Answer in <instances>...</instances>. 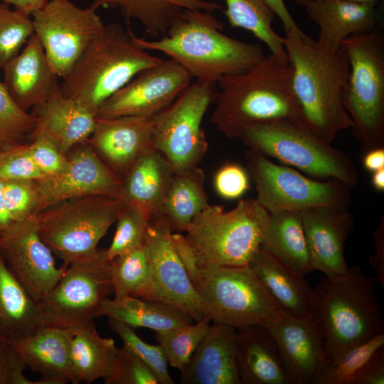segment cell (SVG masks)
<instances>
[{
  "instance_id": "cell-1",
  "label": "cell",
  "mask_w": 384,
  "mask_h": 384,
  "mask_svg": "<svg viewBox=\"0 0 384 384\" xmlns=\"http://www.w3.org/2000/svg\"><path fill=\"white\" fill-rule=\"evenodd\" d=\"M284 46L302 126L331 144L341 131L353 126L343 103L349 69L347 55L341 46H325L304 32L286 33Z\"/></svg>"
},
{
  "instance_id": "cell-2",
  "label": "cell",
  "mask_w": 384,
  "mask_h": 384,
  "mask_svg": "<svg viewBox=\"0 0 384 384\" xmlns=\"http://www.w3.org/2000/svg\"><path fill=\"white\" fill-rule=\"evenodd\" d=\"M223 24L210 12L183 10L165 35L146 40L133 34L146 50L163 53L183 67L196 81L216 85L223 77L243 73L266 55L259 44L248 43L221 32Z\"/></svg>"
},
{
  "instance_id": "cell-3",
  "label": "cell",
  "mask_w": 384,
  "mask_h": 384,
  "mask_svg": "<svg viewBox=\"0 0 384 384\" xmlns=\"http://www.w3.org/2000/svg\"><path fill=\"white\" fill-rule=\"evenodd\" d=\"M217 85L211 122L228 138H238L250 126L274 121L302 126L289 60L270 53L249 70L222 78Z\"/></svg>"
},
{
  "instance_id": "cell-4",
  "label": "cell",
  "mask_w": 384,
  "mask_h": 384,
  "mask_svg": "<svg viewBox=\"0 0 384 384\" xmlns=\"http://www.w3.org/2000/svg\"><path fill=\"white\" fill-rule=\"evenodd\" d=\"M376 283L375 277H369L360 266H353L339 279L322 277L313 289L312 316L322 334L329 365L384 332Z\"/></svg>"
},
{
  "instance_id": "cell-5",
  "label": "cell",
  "mask_w": 384,
  "mask_h": 384,
  "mask_svg": "<svg viewBox=\"0 0 384 384\" xmlns=\"http://www.w3.org/2000/svg\"><path fill=\"white\" fill-rule=\"evenodd\" d=\"M122 25H105L60 84L62 92L94 114L101 105L145 69L164 60L137 44Z\"/></svg>"
},
{
  "instance_id": "cell-6",
  "label": "cell",
  "mask_w": 384,
  "mask_h": 384,
  "mask_svg": "<svg viewBox=\"0 0 384 384\" xmlns=\"http://www.w3.org/2000/svg\"><path fill=\"white\" fill-rule=\"evenodd\" d=\"M269 214L252 198L229 210L209 205L186 230L200 268L249 265L261 247Z\"/></svg>"
},
{
  "instance_id": "cell-7",
  "label": "cell",
  "mask_w": 384,
  "mask_h": 384,
  "mask_svg": "<svg viewBox=\"0 0 384 384\" xmlns=\"http://www.w3.org/2000/svg\"><path fill=\"white\" fill-rule=\"evenodd\" d=\"M383 26L353 35L341 46L348 60L343 103L363 153L384 146V36Z\"/></svg>"
},
{
  "instance_id": "cell-8",
  "label": "cell",
  "mask_w": 384,
  "mask_h": 384,
  "mask_svg": "<svg viewBox=\"0 0 384 384\" xmlns=\"http://www.w3.org/2000/svg\"><path fill=\"white\" fill-rule=\"evenodd\" d=\"M124 201L106 195L68 199L38 213V234L63 266L93 256L97 245L125 208Z\"/></svg>"
},
{
  "instance_id": "cell-9",
  "label": "cell",
  "mask_w": 384,
  "mask_h": 384,
  "mask_svg": "<svg viewBox=\"0 0 384 384\" xmlns=\"http://www.w3.org/2000/svg\"><path fill=\"white\" fill-rule=\"evenodd\" d=\"M238 138L249 149L313 177L336 179L351 188L358 183V171L350 158L300 124L284 120L255 124Z\"/></svg>"
},
{
  "instance_id": "cell-10",
  "label": "cell",
  "mask_w": 384,
  "mask_h": 384,
  "mask_svg": "<svg viewBox=\"0 0 384 384\" xmlns=\"http://www.w3.org/2000/svg\"><path fill=\"white\" fill-rule=\"evenodd\" d=\"M194 287L212 323L238 329L262 325L285 313L249 265L201 267Z\"/></svg>"
},
{
  "instance_id": "cell-11",
  "label": "cell",
  "mask_w": 384,
  "mask_h": 384,
  "mask_svg": "<svg viewBox=\"0 0 384 384\" xmlns=\"http://www.w3.org/2000/svg\"><path fill=\"white\" fill-rule=\"evenodd\" d=\"M245 159L257 191L255 199L269 213H300L316 206L348 208L350 204L351 188L338 180L312 179L251 149L246 151Z\"/></svg>"
},
{
  "instance_id": "cell-12",
  "label": "cell",
  "mask_w": 384,
  "mask_h": 384,
  "mask_svg": "<svg viewBox=\"0 0 384 384\" xmlns=\"http://www.w3.org/2000/svg\"><path fill=\"white\" fill-rule=\"evenodd\" d=\"M110 262L105 249L66 267L51 290L38 302L46 325L74 331L92 321L113 293Z\"/></svg>"
},
{
  "instance_id": "cell-13",
  "label": "cell",
  "mask_w": 384,
  "mask_h": 384,
  "mask_svg": "<svg viewBox=\"0 0 384 384\" xmlns=\"http://www.w3.org/2000/svg\"><path fill=\"white\" fill-rule=\"evenodd\" d=\"M215 85L196 81L154 117L153 146L174 171L198 166L208 148L202 122L213 102Z\"/></svg>"
},
{
  "instance_id": "cell-14",
  "label": "cell",
  "mask_w": 384,
  "mask_h": 384,
  "mask_svg": "<svg viewBox=\"0 0 384 384\" xmlns=\"http://www.w3.org/2000/svg\"><path fill=\"white\" fill-rule=\"evenodd\" d=\"M34 34L58 77L64 79L104 27L97 10L70 0H50L31 15Z\"/></svg>"
},
{
  "instance_id": "cell-15",
  "label": "cell",
  "mask_w": 384,
  "mask_h": 384,
  "mask_svg": "<svg viewBox=\"0 0 384 384\" xmlns=\"http://www.w3.org/2000/svg\"><path fill=\"white\" fill-rule=\"evenodd\" d=\"M191 76L172 59L144 70L111 97L95 118L152 117L166 109L191 83Z\"/></svg>"
},
{
  "instance_id": "cell-16",
  "label": "cell",
  "mask_w": 384,
  "mask_h": 384,
  "mask_svg": "<svg viewBox=\"0 0 384 384\" xmlns=\"http://www.w3.org/2000/svg\"><path fill=\"white\" fill-rule=\"evenodd\" d=\"M173 231L164 215L151 218L145 236L151 275L148 299L176 307L198 321L205 317L201 299L174 249Z\"/></svg>"
},
{
  "instance_id": "cell-17",
  "label": "cell",
  "mask_w": 384,
  "mask_h": 384,
  "mask_svg": "<svg viewBox=\"0 0 384 384\" xmlns=\"http://www.w3.org/2000/svg\"><path fill=\"white\" fill-rule=\"evenodd\" d=\"M0 254L6 266L36 302L56 284L66 267H58L41 238L36 216L14 222L0 232Z\"/></svg>"
},
{
  "instance_id": "cell-18",
  "label": "cell",
  "mask_w": 384,
  "mask_h": 384,
  "mask_svg": "<svg viewBox=\"0 0 384 384\" xmlns=\"http://www.w3.org/2000/svg\"><path fill=\"white\" fill-rule=\"evenodd\" d=\"M66 156V164L58 173L36 181L35 215L58 203L80 196L106 195L122 198V180L88 143L75 146Z\"/></svg>"
},
{
  "instance_id": "cell-19",
  "label": "cell",
  "mask_w": 384,
  "mask_h": 384,
  "mask_svg": "<svg viewBox=\"0 0 384 384\" xmlns=\"http://www.w3.org/2000/svg\"><path fill=\"white\" fill-rule=\"evenodd\" d=\"M262 325L274 338L292 384H317L329 361L322 334L314 317L285 311Z\"/></svg>"
},
{
  "instance_id": "cell-20",
  "label": "cell",
  "mask_w": 384,
  "mask_h": 384,
  "mask_svg": "<svg viewBox=\"0 0 384 384\" xmlns=\"http://www.w3.org/2000/svg\"><path fill=\"white\" fill-rule=\"evenodd\" d=\"M299 213L313 271H320L331 279L345 276L349 267L344 258V245L353 228L348 208L316 206Z\"/></svg>"
},
{
  "instance_id": "cell-21",
  "label": "cell",
  "mask_w": 384,
  "mask_h": 384,
  "mask_svg": "<svg viewBox=\"0 0 384 384\" xmlns=\"http://www.w3.org/2000/svg\"><path fill=\"white\" fill-rule=\"evenodd\" d=\"M154 117L96 118L86 141L122 180L134 163L153 146Z\"/></svg>"
},
{
  "instance_id": "cell-22",
  "label": "cell",
  "mask_w": 384,
  "mask_h": 384,
  "mask_svg": "<svg viewBox=\"0 0 384 384\" xmlns=\"http://www.w3.org/2000/svg\"><path fill=\"white\" fill-rule=\"evenodd\" d=\"M33 110L36 122L28 139L44 137L65 154L85 142L95 128L94 113L78 101L65 96L59 83L46 100Z\"/></svg>"
},
{
  "instance_id": "cell-23",
  "label": "cell",
  "mask_w": 384,
  "mask_h": 384,
  "mask_svg": "<svg viewBox=\"0 0 384 384\" xmlns=\"http://www.w3.org/2000/svg\"><path fill=\"white\" fill-rule=\"evenodd\" d=\"M72 334L71 330L46 325L8 342L26 367L41 375L36 384L73 383L70 361Z\"/></svg>"
},
{
  "instance_id": "cell-24",
  "label": "cell",
  "mask_w": 384,
  "mask_h": 384,
  "mask_svg": "<svg viewBox=\"0 0 384 384\" xmlns=\"http://www.w3.org/2000/svg\"><path fill=\"white\" fill-rule=\"evenodd\" d=\"M181 384H240L236 365V329L212 323L181 372Z\"/></svg>"
},
{
  "instance_id": "cell-25",
  "label": "cell",
  "mask_w": 384,
  "mask_h": 384,
  "mask_svg": "<svg viewBox=\"0 0 384 384\" xmlns=\"http://www.w3.org/2000/svg\"><path fill=\"white\" fill-rule=\"evenodd\" d=\"M4 85L22 110L28 112L50 95L58 77L52 70L44 50L33 33L21 53L3 68Z\"/></svg>"
},
{
  "instance_id": "cell-26",
  "label": "cell",
  "mask_w": 384,
  "mask_h": 384,
  "mask_svg": "<svg viewBox=\"0 0 384 384\" xmlns=\"http://www.w3.org/2000/svg\"><path fill=\"white\" fill-rule=\"evenodd\" d=\"M303 7L319 28L317 42L333 48H339L351 36L368 33L383 26L378 6L341 0H308Z\"/></svg>"
},
{
  "instance_id": "cell-27",
  "label": "cell",
  "mask_w": 384,
  "mask_h": 384,
  "mask_svg": "<svg viewBox=\"0 0 384 384\" xmlns=\"http://www.w3.org/2000/svg\"><path fill=\"white\" fill-rule=\"evenodd\" d=\"M236 365L240 384H292L277 344L263 325L236 329Z\"/></svg>"
},
{
  "instance_id": "cell-28",
  "label": "cell",
  "mask_w": 384,
  "mask_h": 384,
  "mask_svg": "<svg viewBox=\"0 0 384 384\" xmlns=\"http://www.w3.org/2000/svg\"><path fill=\"white\" fill-rule=\"evenodd\" d=\"M175 171L154 147L134 163L122 180V198L127 206L150 218L159 210Z\"/></svg>"
},
{
  "instance_id": "cell-29",
  "label": "cell",
  "mask_w": 384,
  "mask_h": 384,
  "mask_svg": "<svg viewBox=\"0 0 384 384\" xmlns=\"http://www.w3.org/2000/svg\"><path fill=\"white\" fill-rule=\"evenodd\" d=\"M249 266L286 312L299 316H312L313 289L304 276L262 247L255 254Z\"/></svg>"
},
{
  "instance_id": "cell-30",
  "label": "cell",
  "mask_w": 384,
  "mask_h": 384,
  "mask_svg": "<svg viewBox=\"0 0 384 384\" xmlns=\"http://www.w3.org/2000/svg\"><path fill=\"white\" fill-rule=\"evenodd\" d=\"M90 7L117 8L127 23L137 21L153 38L165 35L174 20L185 9L212 13L222 9L216 2L207 0H91Z\"/></svg>"
},
{
  "instance_id": "cell-31",
  "label": "cell",
  "mask_w": 384,
  "mask_h": 384,
  "mask_svg": "<svg viewBox=\"0 0 384 384\" xmlns=\"http://www.w3.org/2000/svg\"><path fill=\"white\" fill-rule=\"evenodd\" d=\"M43 326L38 303L11 273L0 254V333L12 341Z\"/></svg>"
},
{
  "instance_id": "cell-32",
  "label": "cell",
  "mask_w": 384,
  "mask_h": 384,
  "mask_svg": "<svg viewBox=\"0 0 384 384\" xmlns=\"http://www.w3.org/2000/svg\"><path fill=\"white\" fill-rule=\"evenodd\" d=\"M119 321L132 329L144 327L161 333L178 326L193 324V318L168 304L127 297L119 301L107 298L102 304L97 316Z\"/></svg>"
},
{
  "instance_id": "cell-33",
  "label": "cell",
  "mask_w": 384,
  "mask_h": 384,
  "mask_svg": "<svg viewBox=\"0 0 384 384\" xmlns=\"http://www.w3.org/2000/svg\"><path fill=\"white\" fill-rule=\"evenodd\" d=\"M117 351L114 339L102 337L93 321L73 331L70 361L73 383H91L110 377L114 369Z\"/></svg>"
},
{
  "instance_id": "cell-34",
  "label": "cell",
  "mask_w": 384,
  "mask_h": 384,
  "mask_svg": "<svg viewBox=\"0 0 384 384\" xmlns=\"http://www.w3.org/2000/svg\"><path fill=\"white\" fill-rule=\"evenodd\" d=\"M269 213L261 247L305 277L313 270L300 213L293 211Z\"/></svg>"
},
{
  "instance_id": "cell-35",
  "label": "cell",
  "mask_w": 384,
  "mask_h": 384,
  "mask_svg": "<svg viewBox=\"0 0 384 384\" xmlns=\"http://www.w3.org/2000/svg\"><path fill=\"white\" fill-rule=\"evenodd\" d=\"M209 205L205 174L195 166L174 172L159 213L168 219L174 230L186 231L193 218Z\"/></svg>"
},
{
  "instance_id": "cell-36",
  "label": "cell",
  "mask_w": 384,
  "mask_h": 384,
  "mask_svg": "<svg viewBox=\"0 0 384 384\" xmlns=\"http://www.w3.org/2000/svg\"><path fill=\"white\" fill-rule=\"evenodd\" d=\"M224 1L226 8L223 13L231 27L251 33L267 46L271 53L288 60L284 37L272 28L276 15L265 0Z\"/></svg>"
},
{
  "instance_id": "cell-37",
  "label": "cell",
  "mask_w": 384,
  "mask_h": 384,
  "mask_svg": "<svg viewBox=\"0 0 384 384\" xmlns=\"http://www.w3.org/2000/svg\"><path fill=\"white\" fill-rule=\"evenodd\" d=\"M110 277L114 297L148 299L151 287V266L145 243L111 260Z\"/></svg>"
},
{
  "instance_id": "cell-38",
  "label": "cell",
  "mask_w": 384,
  "mask_h": 384,
  "mask_svg": "<svg viewBox=\"0 0 384 384\" xmlns=\"http://www.w3.org/2000/svg\"><path fill=\"white\" fill-rule=\"evenodd\" d=\"M210 321L205 316L193 324H186L170 331L156 333V339L162 347L168 363L181 372L192 354L206 334Z\"/></svg>"
},
{
  "instance_id": "cell-39",
  "label": "cell",
  "mask_w": 384,
  "mask_h": 384,
  "mask_svg": "<svg viewBox=\"0 0 384 384\" xmlns=\"http://www.w3.org/2000/svg\"><path fill=\"white\" fill-rule=\"evenodd\" d=\"M10 5L0 4V69L19 53L22 46L34 33L31 16Z\"/></svg>"
},
{
  "instance_id": "cell-40",
  "label": "cell",
  "mask_w": 384,
  "mask_h": 384,
  "mask_svg": "<svg viewBox=\"0 0 384 384\" xmlns=\"http://www.w3.org/2000/svg\"><path fill=\"white\" fill-rule=\"evenodd\" d=\"M36 119L14 101L0 81V146L6 149L23 143L33 132Z\"/></svg>"
},
{
  "instance_id": "cell-41",
  "label": "cell",
  "mask_w": 384,
  "mask_h": 384,
  "mask_svg": "<svg viewBox=\"0 0 384 384\" xmlns=\"http://www.w3.org/2000/svg\"><path fill=\"white\" fill-rule=\"evenodd\" d=\"M383 346L382 332L349 349L337 361L328 365L317 384H349L353 375Z\"/></svg>"
},
{
  "instance_id": "cell-42",
  "label": "cell",
  "mask_w": 384,
  "mask_h": 384,
  "mask_svg": "<svg viewBox=\"0 0 384 384\" xmlns=\"http://www.w3.org/2000/svg\"><path fill=\"white\" fill-rule=\"evenodd\" d=\"M151 218L141 211L125 206L117 220V228L106 255L110 260L145 243Z\"/></svg>"
},
{
  "instance_id": "cell-43",
  "label": "cell",
  "mask_w": 384,
  "mask_h": 384,
  "mask_svg": "<svg viewBox=\"0 0 384 384\" xmlns=\"http://www.w3.org/2000/svg\"><path fill=\"white\" fill-rule=\"evenodd\" d=\"M109 326L123 342L139 357L156 374L159 384H174L168 368V361L162 347L151 345L143 341L134 329L119 321L109 319Z\"/></svg>"
},
{
  "instance_id": "cell-44",
  "label": "cell",
  "mask_w": 384,
  "mask_h": 384,
  "mask_svg": "<svg viewBox=\"0 0 384 384\" xmlns=\"http://www.w3.org/2000/svg\"><path fill=\"white\" fill-rule=\"evenodd\" d=\"M1 181L6 208L12 221L17 222L35 215L38 200L36 181L12 179Z\"/></svg>"
},
{
  "instance_id": "cell-45",
  "label": "cell",
  "mask_w": 384,
  "mask_h": 384,
  "mask_svg": "<svg viewBox=\"0 0 384 384\" xmlns=\"http://www.w3.org/2000/svg\"><path fill=\"white\" fill-rule=\"evenodd\" d=\"M105 384H159L154 372L133 351L123 345L117 348L114 369Z\"/></svg>"
},
{
  "instance_id": "cell-46",
  "label": "cell",
  "mask_w": 384,
  "mask_h": 384,
  "mask_svg": "<svg viewBox=\"0 0 384 384\" xmlns=\"http://www.w3.org/2000/svg\"><path fill=\"white\" fill-rule=\"evenodd\" d=\"M44 178L32 161L26 143L0 150V180L27 179L37 181Z\"/></svg>"
},
{
  "instance_id": "cell-47",
  "label": "cell",
  "mask_w": 384,
  "mask_h": 384,
  "mask_svg": "<svg viewBox=\"0 0 384 384\" xmlns=\"http://www.w3.org/2000/svg\"><path fill=\"white\" fill-rule=\"evenodd\" d=\"M26 148L32 161L44 177L58 173L66 164V154L44 137L31 139L30 143H26Z\"/></svg>"
},
{
  "instance_id": "cell-48",
  "label": "cell",
  "mask_w": 384,
  "mask_h": 384,
  "mask_svg": "<svg viewBox=\"0 0 384 384\" xmlns=\"http://www.w3.org/2000/svg\"><path fill=\"white\" fill-rule=\"evenodd\" d=\"M214 186L218 194L223 198H239L250 187L249 175L240 165L228 163L216 172Z\"/></svg>"
},
{
  "instance_id": "cell-49",
  "label": "cell",
  "mask_w": 384,
  "mask_h": 384,
  "mask_svg": "<svg viewBox=\"0 0 384 384\" xmlns=\"http://www.w3.org/2000/svg\"><path fill=\"white\" fill-rule=\"evenodd\" d=\"M25 368L8 340L0 333V384H34L24 375Z\"/></svg>"
},
{
  "instance_id": "cell-50",
  "label": "cell",
  "mask_w": 384,
  "mask_h": 384,
  "mask_svg": "<svg viewBox=\"0 0 384 384\" xmlns=\"http://www.w3.org/2000/svg\"><path fill=\"white\" fill-rule=\"evenodd\" d=\"M384 383V347L373 356L353 375L349 384Z\"/></svg>"
},
{
  "instance_id": "cell-51",
  "label": "cell",
  "mask_w": 384,
  "mask_h": 384,
  "mask_svg": "<svg viewBox=\"0 0 384 384\" xmlns=\"http://www.w3.org/2000/svg\"><path fill=\"white\" fill-rule=\"evenodd\" d=\"M174 249L193 286L200 278V267L196 254L188 241L181 234L172 233Z\"/></svg>"
},
{
  "instance_id": "cell-52",
  "label": "cell",
  "mask_w": 384,
  "mask_h": 384,
  "mask_svg": "<svg viewBox=\"0 0 384 384\" xmlns=\"http://www.w3.org/2000/svg\"><path fill=\"white\" fill-rule=\"evenodd\" d=\"M375 242V253L368 258L369 264L375 270L377 282L384 287V216L373 233Z\"/></svg>"
},
{
  "instance_id": "cell-53",
  "label": "cell",
  "mask_w": 384,
  "mask_h": 384,
  "mask_svg": "<svg viewBox=\"0 0 384 384\" xmlns=\"http://www.w3.org/2000/svg\"><path fill=\"white\" fill-rule=\"evenodd\" d=\"M265 1L282 23L285 33L289 32H302L288 11L284 0Z\"/></svg>"
},
{
  "instance_id": "cell-54",
  "label": "cell",
  "mask_w": 384,
  "mask_h": 384,
  "mask_svg": "<svg viewBox=\"0 0 384 384\" xmlns=\"http://www.w3.org/2000/svg\"><path fill=\"white\" fill-rule=\"evenodd\" d=\"M363 165L365 169L374 172L384 168V146L372 149L364 153Z\"/></svg>"
},
{
  "instance_id": "cell-55",
  "label": "cell",
  "mask_w": 384,
  "mask_h": 384,
  "mask_svg": "<svg viewBox=\"0 0 384 384\" xmlns=\"http://www.w3.org/2000/svg\"><path fill=\"white\" fill-rule=\"evenodd\" d=\"M14 6L15 9L31 16L36 11L44 6L50 0H1Z\"/></svg>"
},
{
  "instance_id": "cell-56",
  "label": "cell",
  "mask_w": 384,
  "mask_h": 384,
  "mask_svg": "<svg viewBox=\"0 0 384 384\" xmlns=\"http://www.w3.org/2000/svg\"><path fill=\"white\" fill-rule=\"evenodd\" d=\"M13 223L6 208L2 181L0 180V232L10 226Z\"/></svg>"
},
{
  "instance_id": "cell-57",
  "label": "cell",
  "mask_w": 384,
  "mask_h": 384,
  "mask_svg": "<svg viewBox=\"0 0 384 384\" xmlns=\"http://www.w3.org/2000/svg\"><path fill=\"white\" fill-rule=\"evenodd\" d=\"M371 183L376 191H384V168L373 172Z\"/></svg>"
},
{
  "instance_id": "cell-58",
  "label": "cell",
  "mask_w": 384,
  "mask_h": 384,
  "mask_svg": "<svg viewBox=\"0 0 384 384\" xmlns=\"http://www.w3.org/2000/svg\"><path fill=\"white\" fill-rule=\"evenodd\" d=\"M341 1L361 4V5H366V6H379V4H381L383 0H341Z\"/></svg>"
},
{
  "instance_id": "cell-59",
  "label": "cell",
  "mask_w": 384,
  "mask_h": 384,
  "mask_svg": "<svg viewBox=\"0 0 384 384\" xmlns=\"http://www.w3.org/2000/svg\"><path fill=\"white\" fill-rule=\"evenodd\" d=\"M295 1L296 4L300 5V6H304V4L308 1V0H294Z\"/></svg>"
},
{
  "instance_id": "cell-60",
  "label": "cell",
  "mask_w": 384,
  "mask_h": 384,
  "mask_svg": "<svg viewBox=\"0 0 384 384\" xmlns=\"http://www.w3.org/2000/svg\"><path fill=\"white\" fill-rule=\"evenodd\" d=\"M1 146H0V150H1Z\"/></svg>"
}]
</instances>
